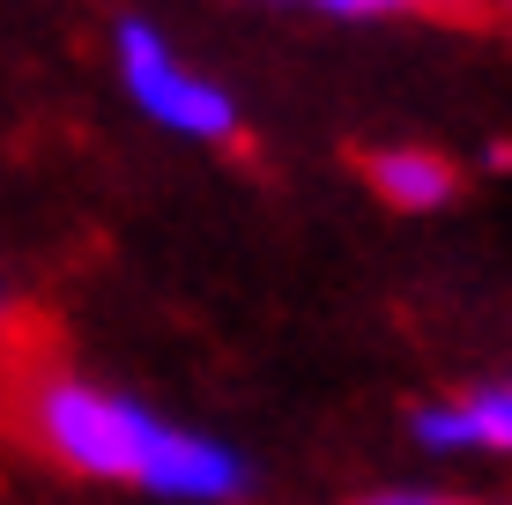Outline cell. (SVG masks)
Here are the masks:
<instances>
[{
	"instance_id": "obj_1",
	"label": "cell",
	"mask_w": 512,
	"mask_h": 505,
	"mask_svg": "<svg viewBox=\"0 0 512 505\" xmlns=\"http://www.w3.org/2000/svg\"><path fill=\"white\" fill-rule=\"evenodd\" d=\"M15 431L30 454L82 483H127L179 505H231L245 491V454L208 431L156 416L119 387H97L82 372H15Z\"/></svg>"
},
{
	"instance_id": "obj_2",
	"label": "cell",
	"mask_w": 512,
	"mask_h": 505,
	"mask_svg": "<svg viewBox=\"0 0 512 505\" xmlns=\"http://www.w3.org/2000/svg\"><path fill=\"white\" fill-rule=\"evenodd\" d=\"M112 67H119V90L134 97V112L156 119L164 134H186V142H231L238 134V97L216 75H201L156 23H119Z\"/></svg>"
},
{
	"instance_id": "obj_3",
	"label": "cell",
	"mask_w": 512,
	"mask_h": 505,
	"mask_svg": "<svg viewBox=\"0 0 512 505\" xmlns=\"http://www.w3.org/2000/svg\"><path fill=\"white\" fill-rule=\"evenodd\" d=\"M416 439L438 446V454H505L512 461V379H490V387H468L453 402L416 409Z\"/></svg>"
},
{
	"instance_id": "obj_4",
	"label": "cell",
	"mask_w": 512,
	"mask_h": 505,
	"mask_svg": "<svg viewBox=\"0 0 512 505\" xmlns=\"http://www.w3.org/2000/svg\"><path fill=\"white\" fill-rule=\"evenodd\" d=\"M364 179H372V194L386 208H401V216H431V208H446L461 194V164H453L446 149H423V142H386L364 156Z\"/></svg>"
},
{
	"instance_id": "obj_5",
	"label": "cell",
	"mask_w": 512,
	"mask_h": 505,
	"mask_svg": "<svg viewBox=\"0 0 512 505\" xmlns=\"http://www.w3.org/2000/svg\"><path fill=\"white\" fill-rule=\"evenodd\" d=\"M275 8H312V15L364 23V15H431V8H446V0H275Z\"/></svg>"
},
{
	"instance_id": "obj_6",
	"label": "cell",
	"mask_w": 512,
	"mask_h": 505,
	"mask_svg": "<svg viewBox=\"0 0 512 505\" xmlns=\"http://www.w3.org/2000/svg\"><path fill=\"white\" fill-rule=\"evenodd\" d=\"M364 505H453V498H423V491H394V498H364Z\"/></svg>"
},
{
	"instance_id": "obj_7",
	"label": "cell",
	"mask_w": 512,
	"mask_h": 505,
	"mask_svg": "<svg viewBox=\"0 0 512 505\" xmlns=\"http://www.w3.org/2000/svg\"><path fill=\"white\" fill-rule=\"evenodd\" d=\"M0 327H8V290H0Z\"/></svg>"
}]
</instances>
